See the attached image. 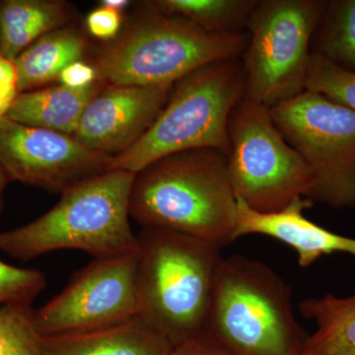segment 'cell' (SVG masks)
<instances>
[{
	"label": "cell",
	"mask_w": 355,
	"mask_h": 355,
	"mask_svg": "<svg viewBox=\"0 0 355 355\" xmlns=\"http://www.w3.org/2000/svg\"><path fill=\"white\" fill-rule=\"evenodd\" d=\"M150 10L114 40L92 64L108 85H173L187 74L218 60L241 58L248 33L214 35L190 21Z\"/></svg>",
	"instance_id": "cell-6"
},
{
	"label": "cell",
	"mask_w": 355,
	"mask_h": 355,
	"mask_svg": "<svg viewBox=\"0 0 355 355\" xmlns=\"http://www.w3.org/2000/svg\"><path fill=\"white\" fill-rule=\"evenodd\" d=\"M113 159L70 135L0 118V164L9 181L62 193L112 170Z\"/></svg>",
	"instance_id": "cell-11"
},
{
	"label": "cell",
	"mask_w": 355,
	"mask_h": 355,
	"mask_svg": "<svg viewBox=\"0 0 355 355\" xmlns=\"http://www.w3.org/2000/svg\"><path fill=\"white\" fill-rule=\"evenodd\" d=\"M86 41L76 28L64 26L46 33L14 60L20 93L58 81L69 65L83 60Z\"/></svg>",
	"instance_id": "cell-16"
},
{
	"label": "cell",
	"mask_w": 355,
	"mask_h": 355,
	"mask_svg": "<svg viewBox=\"0 0 355 355\" xmlns=\"http://www.w3.org/2000/svg\"><path fill=\"white\" fill-rule=\"evenodd\" d=\"M135 177L110 170L70 187L43 216L0 232V252L20 261L58 250H79L96 259L137 253L139 237L130 223Z\"/></svg>",
	"instance_id": "cell-2"
},
{
	"label": "cell",
	"mask_w": 355,
	"mask_h": 355,
	"mask_svg": "<svg viewBox=\"0 0 355 355\" xmlns=\"http://www.w3.org/2000/svg\"><path fill=\"white\" fill-rule=\"evenodd\" d=\"M308 198H294L284 209L259 212L237 198L235 240L246 235L275 238L295 250L299 266L308 268L324 254L343 253L355 257V239L331 232L310 221L304 209L312 207Z\"/></svg>",
	"instance_id": "cell-13"
},
{
	"label": "cell",
	"mask_w": 355,
	"mask_h": 355,
	"mask_svg": "<svg viewBox=\"0 0 355 355\" xmlns=\"http://www.w3.org/2000/svg\"><path fill=\"white\" fill-rule=\"evenodd\" d=\"M58 83L60 85L73 89L87 87L97 80V72L92 64H86L83 60L73 62L62 72Z\"/></svg>",
	"instance_id": "cell-26"
},
{
	"label": "cell",
	"mask_w": 355,
	"mask_h": 355,
	"mask_svg": "<svg viewBox=\"0 0 355 355\" xmlns=\"http://www.w3.org/2000/svg\"><path fill=\"white\" fill-rule=\"evenodd\" d=\"M270 113L309 169L308 200L335 209L355 207V112L305 90Z\"/></svg>",
	"instance_id": "cell-9"
},
{
	"label": "cell",
	"mask_w": 355,
	"mask_h": 355,
	"mask_svg": "<svg viewBox=\"0 0 355 355\" xmlns=\"http://www.w3.org/2000/svg\"><path fill=\"white\" fill-rule=\"evenodd\" d=\"M299 310L317 324L316 331L306 340L303 355H355V293L306 299Z\"/></svg>",
	"instance_id": "cell-18"
},
{
	"label": "cell",
	"mask_w": 355,
	"mask_h": 355,
	"mask_svg": "<svg viewBox=\"0 0 355 355\" xmlns=\"http://www.w3.org/2000/svg\"><path fill=\"white\" fill-rule=\"evenodd\" d=\"M130 214L144 229L171 231L219 248L235 241L237 197L225 154L180 151L135 174Z\"/></svg>",
	"instance_id": "cell-1"
},
{
	"label": "cell",
	"mask_w": 355,
	"mask_h": 355,
	"mask_svg": "<svg viewBox=\"0 0 355 355\" xmlns=\"http://www.w3.org/2000/svg\"><path fill=\"white\" fill-rule=\"evenodd\" d=\"M306 90L355 112V72L340 69L318 53H311Z\"/></svg>",
	"instance_id": "cell-22"
},
{
	"label": "cell",
	"mask_w": 355,
	"mask_h": 355,
	"mask_svg": "<svg viewBox=\"0 0 355 355\" xmlns=\"http://www.w3.org/2000/svg\"><path fill=\"white\" fill-rule=\"evenodd\" d=\"M100 3L102 6L108 7V8L123 12V9L130 4V1H128V0H103Z\"/></svg>",
	"instance_id": "cell-28"
},
{
	"label": "cell",
	"mask_w": 355,
	"mask_h": 355,
	"mask_svg": "<svg viewBox=\"0 0 355 355\" xmlns=\"http://www.w3.org/2000/svg\"><path fill=\"white\" fill-rule=\"evenodd\" d=\"M173 85L106 86L84 110L74 139L98 153H125L153 125Z\"/></svg>",
	"instance_id": "cell-12"
},
{
	"label": "cell",
	"mask_w": 355,
	"mask_h": 355,
	"mask_svg": "<svg viewBox=\"0 0 355 355\" xmlns=\"http://www.w3.org/2000/svg\"><path fill=\"white\" fill-rule=\"evenodd\" d=\"M327 1L258 0L242 55L245 97L272 109L306 90L309 46Z\"/></svg>",
	"instance_id": "cell-7"
},
{
	"label": "cell",
	"mask_w": 355,
	"mask_h": 355,
	"mask_svg": "<svg viewBox=\"0 0 355 355\" xmlns=\"http://www.w3.org/2000/svg\"><path fill=\"white\" fill-rule=\"evenodd\" d=\"M139 252L96 259L76 272L64 291L33 313L40 336L88 333L137 317Z\"/></svg>",
	"instance_id": "cell-10"
},
{
	"label": "cell",
	"mask_w": 355,
	"mask_h": 355,
	"mask_svg": "<svg viewBox=\"0 0 355 355\" xmlns=\"http://www.w3.org/2000/svg\"><path fill=\"white\" fill-rule=\"evenodd\" d=\"M313 39L312 53L355 72V0L327 1Z\"/></svg>",
	"instance_id": "cell-20"
},
{
	"label": "cell",
	"mask_w": 355,
	"mask_h": 355,
	"mask_svg": "<svg viewBox=\"0 0 355 355\" xmlns=\"http://www.w3.org/2000/svg\"><path fill=\"white\" fill-rule=\"evenodd\" d=\"M245 96L241 58L218 60L174 83L164 108L146 135L114 156L112 170L139 173L180 151L214 148L227 155L231 114Z\"/></svg>",
	"instance_id": "cell-5"
},
{
	"label": "cell",
	"mask_w": 355,
	"mask_h": 355,
	"mask_svg": "<svg viewBox=\"0 0 355 355\" xmlns=\"http://www.w3.org/2000/svg\"><path fill=\"white\" fill-rule=\"evenodd\" d=\"M173 349L139 317L102 330L42 338L43 355H171Z\"/></svg>",
	"instance_id": "cell-14"
},
{
	"label": "cell",
	"mask_w": 355,
	"mask_h": 355,
	"mask_svg": "<svg viewBox=\"0 0 355 355\" xmlns=\"http://www.w3.org/2000/svg\"><path fill=\"white\" fill-rule=\"evenodd\" d=\"M46 284V277L40 270L18 268L0 260V305L31 306Z\"/></svg>",
	"instance_id": "cell-23"
},
{
	"label": "cell",
	"mask_w": 355,
	"mask_h": 355,
	"mask_svg": "<svg viewBox=\"0 0 355 355\" xmlns=\"http://www.w3.org/2000/svg\"><path fill=\"white\" fill-rule=\"evenodd\" d=\"M31 306L0 305V355H43Z\"/></svg>",
	"instance_id": "cell-21"
},
{
	"label": "cell",
	"mask_w": 355,
	"mask_h": 355,
	"mask_svg": "<svg viewBox=\"0 0 355 355\" xmlns=\"http://www.w3.org/2000/svg\"><path fill=\"white\" fill-rule=\"evenodd\" d=\"M308 336L277 272L241 254L222 258L202 336L231 355H303Z\"/></svg>",
	"instance_id": "cell-4"
},
{
	"label": "cell",
	"mask_w": 355,
	"mask_h": 355,
	"mask_svg": "<svg viewBox=\"0 0 355 355\" xmlns=\"http://www.w3.org/2000/svg\"><path fill=\"white\" fill-rule=\"evenodd\" d=\"M137 237V317L174 349L202 336L222 260L220 249L159 229H144Z\"/></svg>",
	"instance_id": "cell-3"
},
{
	"label": "cell",
	"mask_w": 355,
	"mask_h": 355,
	"mask_svg": "<svg viewBox=\"0 0 355 355\" xmlns=\"http://www.w3.org/2000/svg\"><path fill=\"white\" fill-rule=\"evenodd\" d=\"M151 3L164 15L184 18L209 34L230 35L246 29L258 0H158Z\"/></svg>",
	"instance_id": "cell-19"
},
{
	"label": "cell",
	"mask_w": 355,
	"mask_h": 355,
	"mask_svg": "<svg viewBox=\"0 0 355 355\" xmlns=\"http://www.w3.org/2000/svg\"><path fill=\"white\" fill-rule=\"evenodd\" d=\"M70 7L58 0L0 1V55L14 60L46 33L64 27Z\"/></svg>",
	"instance_id": "cell-17"
},
{
	"label": "cell",
	"mask_w": 355,
	"mask_h": 355,
	"mask_svg": "<svg viewBox=\"0 0 355 355\" xmlns=\"http://www.w3.org/2000/svg\"><path fill=\"white\" fill-rule=\"evenodd\" d=\"M105 85L96 81L87 87L73 89L58 84L19 93L6 116L29 127L73 137L84 110Z\"/></svg>",
	"instance_id": "cell-15"
},
{
	"label": "cell",
	"mask_w": 355,
	"mask_h": 355,
	"mask_svg": "<svg viewBox=\"0 0 355 355\" xmlns=\"http://www.w3.org/2000/svg\"><path fill=\"white\" fill-rule=\"evenodd\" d=\"M228 135L229 177L248 207L266 214L309 198V169L275 127L270 108L244 96L229 119Z\"/></svg>",
	"instance_id": "cell-8"
},
{
	"label": "cell",
	"mask_w": 355,
	"mask_h": 355,
	"mask_svg": "<svg viewBox=\"0 0 355 355\" xmlns=\"http://www.w3.org/2000/svg\"><path fill=\"white\" fill-rule=\"evenodd\" d=\"M121 22L123 16L120 11L102 6L91 11L86 18L88 31L95 38L101 40L114 38L120 31Z\"/></svg>",
	"instance_id": "cell-24"
},
{
	"label": "cell",
	"mask_w": 355,
	"mask_h": 355,
	"mask_svg": "<svg viewBox=\"0 0 355 355\" xmlns=\"http://www.w3.org/2000/svg\"><path fill=\"white\" fill-rule=\"evenodd\" d=\"M171 355H231L205 336L193 338L175 347Z\"/></svg>",
	"instance_id": "cell-27"
},
{
	"label": "cell",
	"mask_w": 355,
	"mask_h": 355,
	"mask_svg": "<svg viewBox=\"0 0 355 355\" xmlns=\"http://www.w3.org/2000/svg\"><path fill=\"white\" fill-rule=\"evenodd\" d=\"M19 93L15 65L0 55V118L6 116Z\"/></svg>",
	"instance_id": "cell-25"
},
{
	"label": "cell",
	"mask_w": 355,
	"mask_h": 355,
	"mask_svg": "<svg viewBox=\"0 0 355 355\" xmlns=\"http://www.w3.org/2000/svg\"><path fill=\"white\" fill-rule=\"evenodd\" d=\"M8 177H7L3 167L0 164V211H1L2 205H3L4 190H6V187L7 183H8Z\"/></svg>",
	"instance_id": "cell-29"
}]
</instances>
